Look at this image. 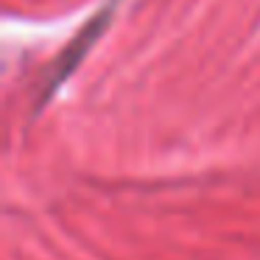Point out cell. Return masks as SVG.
Listing matches in <instances>:
<instances>
[{
	"label": "cell",
	"mask_w": 260,
	"mask_h": 260,
	"mask_svg": "<svg viewBox=\"0 0 260 260\" xmlns=\"http://www.w3.org/2000/svg\"><path fill=\"white\" fill-rule=\"evenodd\" d=\"M107 20H109V14H107V12H98L95 17H92L90 23H87L84 28H81L79 34L73 37V40H70V45L56 56V62L51 64V73H48L45 79H42V95H40V104L45 101V98H51V95H53V90H56V87L62 84V81L68 79V76L81 64V59L87 56V51H90V48L95 45V40L101 37V31H104V25H107Z\"/></svg>",
	"instance_id": "cell-1"
}]
</instances>
